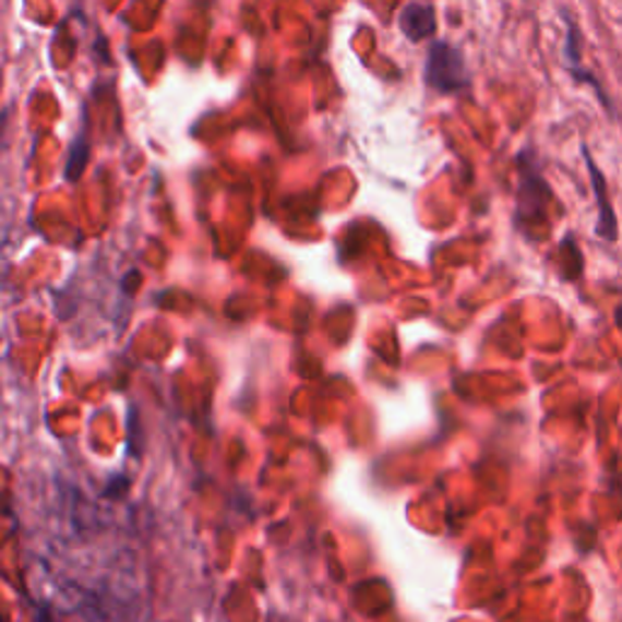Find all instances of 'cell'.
<instances>
[{
    "instance_id": "obj_2",
    "label": "cell",
    "mask_w": 622,
    "mask_h": 622,
    "mask_svg": "<svg viewBox=\"0 0 622 622\" xmlns=\"http://www.w3.org/2000/svg\"><path fill=\"white\" fill-rule=\"evenodd\" d=\"M518 166H521V192H518V217L521 219H533L538 212H545V202H550V188H547V182L542 180V176L538 170L530 168V154L523 152L518 158Z\"/></svg>"
},
{
    "instance_id": "obj_3",
    "label": "cell",
    "mask_w": 622,
    "mask_h": 622,
    "mask_svg": "<svg viewBox=\"0 0 622 622\" xmlns=\"http://www.w3.org/2000/svg\"><path fill=\"white\" fill-rule=\"evenodd\" d=\"M584 160H586V168H588V176H591V186L596 192V202H598V224H596V231L598 236H603L606 241H615L618 239V222H615V212L613 205H610L608 200V182L600 174V168L596 166V160L591 156V152L584 146Z\"/></svg>"
},
{
    "instance_id": "obj_5",
    "label": "cell",
    "mask_w": 622,
    "mask_h": 622,
    "mask_svg": "<svg viewBox=\"0 0 622 622\" xmlns=\"http://www.w3.org/2000/svg\"><path fill=\"white\" fill-rule=\"evenodd\" d=\"M88 154H91V148H88V139H85V127H83L81 134L76 136V142H73L71 158H69V164H67V178L71 182L79 180L83 176L85 164H88Z\"/></svg>"
},
{
    "instance_id": "obj_1",
    "label": "cell",
    "mask_w": 622,
    "mask_h": 622,
    "mask_svg": "<svg viewBox=\"0 0 622 622\" xmlns=\"http://www.w3.org/2000/svg\"><path fill=\"white\" fill-rule=\"evenodd\" d=\"M426 83L428 88H433L435 93L443 95L463 93L469 85V73L463 51L453 45H447V41L435 39L431 49H428Z\"/></svg>"
},
{
    "instance_id": "obj_4",
    "label": "cell",
    "mask_w": 622,
    "mask_h": 622,
    "mask_svg": "<svg viewBox=\"0 0 622 622\" xmlns=\"http://www.w3.org/2000/svg\"><path fill=\"white\" fill-rule=\"evenodd\" d=\"M399 27L406 37L411 41H423L431 39L438 29L435 23V8L431 3H421V0H414V3L406 5L399 15Z\"/></svg>"
}]
</instances>
